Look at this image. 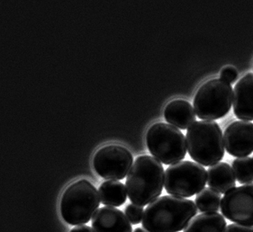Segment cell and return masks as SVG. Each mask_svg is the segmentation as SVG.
Here are the masks:
<instances>
[{"mask_svg":"<svg viewBox=\"0 0 253 232\" xmlns=\"http://www.w3.org/2000/svg\"><path fill=\"white\" fill-rule=\"evenodd\" d=\"M198 213L196 203L182 197L164 195L147 206L142 228L148 232H179Z\"/></svg>","mask_w":253,"mask_h":232,"instance_id":"cell-1","label":"cell"},{"mask_svg":"<svg viewBox=\"0 0 253 232\" xmlns=\"http://www.w3.org/2000/svg\"><path fill=\"white\" fill-rule=\"evenodd\" d=\"M164 179L161 162L149 155L138 156L127 176V195L133 204L145 206L162 194Z\"/></svg>","mask_w":253,"mask_h":232,"instance_id":"cell-2","label":"cell"},{"mask_svg":"<svg viewBox=\"0 0 253 232\" xmlns=\"http://www.w3.org/2000/svg\"><path fill=\"white\" fill-rule=\"evenodd\" d=\"M187 152L194 161L205 167H212L224 156L223 132L214 121H195L187 129Z\"/></svg>","mask_w":253,"mask_h":232,"instance_id":"cell-3","label":"cell"},{"mask_svg":"<svg viewBox=\"0 0 253 232\" xmlns=\"http://www.w3.org/2000/svg\"><path fill=\"white\" fill-rule=\"evenodd\" d=\"M99 193L94 185L81 179L67 187L61 199V213L70 225H85L91 220L100 204Z\"/></svg>","mask_w":253,"mask_h":232,"instance_id":"cell-4","label":"cell"},{"mask_svg":"<svg viewBox=\"0 0 253 232\" xmlns=\"http://www.w3.org/2000/svg\"><path fill=\"white\" fill-rule=\"evenodd\" d=\"M148 150L164 165L180 162L187 154L186 138L179 129L169 123L158 122L147 131Z\"/></svg>","mask_w":253,"mask_h":232,"instance_id":"cell-5","label":"cell"},{"mask_svg":"<svg viewBox=\"0 0 253 232\" xmlns=\"http://www.w3.org/2000/svg\"><path fill=\"white\" fill-rule=\"evenodd\" d=\"M232 85L221 78L203 84L194 98V109L198 118L214 121L227 115L233 105Z\"/></svg>","mask_w":253,"mask_h":232,"instance_id":"cell-6","label":"cell"},{"mask_svg":"<svg viewBox=\"0 0 253 232\" xmlns=\"http://www.w3.org/2000/svg\"><path fill=\"white\" fill-rule=\"evenodd\" d=\"M208 182L205 167L193 161L170 165L165 171L164 187L168 193L177 197H191L202 191Z\"/></svg>","mask_w":253,"mask_h":232,"instance_id":"cell-7","label":"cell"},{"mask_svg":"<svg viewBox=\"0 0 253 232\" xmlns=\"http://www.w3.org/2000/svg\"><path fill=\"white\" fill-rule=\"evenodd\" d=\"M132 155L125 147L116 144L103 147L96 152L93 167L96 174L107 180H122L132 167Z\"/></svg>","mask_w":253,"mask_h":232,"instance_id":"cell-8","label":"cell"},{"mask_svg":"<svg viewBox=\"0 0 253 232\" xmlns=\"http://www.w3.org/2000/svg\"><path fill=\"white\" fill-rule=\"evenodd\" d=\"M220 210L229 221L253 227V184L234 187L226 193Z\"/></svg>","mask_w":253,"mask_h":232,"instance_id":"cell-9","label":"cell"},{"mask_svg":"<svg viewBox=\"0 0 253 232\" xmlns=\"http://www.w3.org/2000/svg\"><path fill=\"white\" fill-rule=\"evenodd\" d=\"M223 142L226 152L231 156L245 157L253 152V123L251 121H235L229 124Z\"/></svg>","mask_w":253,"mask_h":232,"instance_id":"cell-10","label":"cell"},{"mask_svg":"<svg viewBox=\"0 0 253 232\" xmlns=\"http://www.w3.org/2000/svg\"><path fill=\"white\" fill-rule=\"evenodd\" d=\"M95 232H132V223L124 212L116 207L99 208L92 217Z\"/></svg>","mask_w":253,"mask_h":232,"instance_id":"cell-11","label":"cell"},{"mask_svg":"<svg viewBox=\"0 0 253 232\" xmlns=\"http://www.w3.org/2000/svg\"><path fill=\"white\" fill-rule=\"evenodd\" d=\"M233 113L241 121H253V74L249 73L233 89Z\"/></svg>","mask_w":253,"mask_h":232,"instance_id":"cell-12","label":"cell"},{"mask_svg":"<svg viewBox=\"0 0 253 232\" xmlns=\"http://www.w3.org/2000/svg\"><path fill=\"white\" fill-rule=\"evenodd\" d=\"M166 121L179 130H186L196 121V112L191 104L177 99L168 104L164 111Z\"/></svg>","mask_w":253,"mask_h":232,"instance_id":"cell-13","label":"cell"},{"mask_svg":"<svg viewBox=\"0 0 253 232\" xmlns=\"http://www.w3.org/2000/svg\"><path fill=\"white\" fill-rule=\"evenodd\" d=\"M208 185L219 193H226L235 187L236 178L233 167L224 162H220L208 170Z\"/></svg>","mask_w":253,"mask_h":232,"instance_id":"cell-14","label":"cell"},{"mask_svg":"<svg viewBox=\"0 0 253 232\" xmlns=\"http://www.w3.org/2000/svg\"><path fill=\"white\" fill-rule=\"evenodd\" d=\"M226 222L218 212H204L193 218L183 232H224Z\"/></svg>","mask_w":253,"mask_h":232,"instance_id":"cell-15","label":"cell"},{"mask_svg":"<svg viewBox=\"0 0 253 232\" xmlns=\"http://www.w3.org/2000/svg\"><path fill=\"white\" fill-rule=\"evenodd\" d=\"M98 193L102 203L107 206H121L126 201V187L121 182H104L99 187Z\"/></svg>","mask_w":253,"mask_h":232,"instance_id":"cell-16","label":"cell"},{"mask_svg":"<svg viewBox=\"0 0 253 232\" xmlns=\"http://www.w3.org/2000/svg\"><path fill=\"white\" fill-rule=\"evenodd\" d=\"M196 204L198 210L203 212H217L221 208L222 197L219 193L208 187L204 188L196 197Z\"/></svg>","mask_w":253,"mask_h":232,"instance_id":"cell-17","label":"cell"},{"mask_svg":"<svg viewBox=\"0 0 253 232\" xmlns=\"http://www.w3.org/2000/svg\"><path fill=\"white\" fill-rule=\"evenodd\" d=\"M233 170L240 184L253 183V157H238L233 161Z\"/></svg>","mask_w":253,"mask_h":232,"instance_id":"cell-18","label":"cell"},{"mask_svg":"<svg viewBox=\"0 0 253 232\" xmlns=\"http://www.w3.org/2000/svg\"><path fill=\"white\" fill-rule=\"evenodd\" d=\"M143 213V207L139 206L133 203L128 204L126 208V215L129 219L130 222L134 225L142 222Z\"/></svg>","mask_w":253,"mask_h":232,"instance_id":"cell-19","label":"cell"},{"mask_svg":"<svg viewBox=\"0 0 253 232\" xmlns=\"http://www.w3.org/2000/svg\"><path fill=\"white\" fill-rule=\"evenodd\" d=\"M221 79L227 82L229 84H233L238 78V71L232 66L224 67L221 71Z\"/></svg>","mask_w":253,"mask_h":232,"instance_id":"cell-20","label":"cell"},{"mask_svg":"<svg viewBox=\"0 0 253 232\" xmlns=\"http://www.w3.org/2000/svg\"><path fill=\"white\" fill-rule=\"evenodd\" d=\"M224 232H253V227L235 223V224H230L227 226Z\"/></svg>","mask_w":253,"mask_h":232,"instance_id":"cell-21","label":"cell"},{"mask_svg":"<svg viewBox=\"0 0 253 232\" xmlns=\"http://www.w3.org/2000/svg\"><path fill=\"white\" fill-rule=\"evenodd\" d=\"M71 232H95L93 228L86 226V225H81L77 226L71 230Z\"/></svg>","mask_w":253,"mask_h":232,"instance_id":"cell-22","label":"cell"},{"mask_svg":"<svg viewBox=\"0 0 253 232\" xmlns=\"http://www.w3.org/2000/svg\"><path fill=\"white\" fill-rule=\"evenodd\" d=\"M132 232H148L146 231H144L142 228H136L134 231Z\"/></svg>","mask_w":253,"mask_h":232,"instance_id":"cell-23","label":"cell"}]
</instances>
